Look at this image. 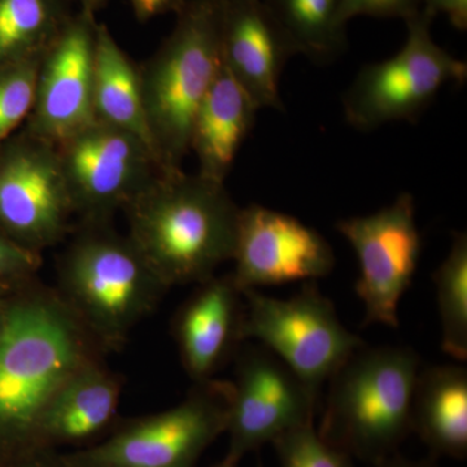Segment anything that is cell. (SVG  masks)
Returning <instances> with one entry per match:
<instances>
[{
  "instance_id": "6da1fadb",
  "label": "cell",
  "mask_w": 467,
  "mask_h": 467,
  "mask_svg": "<svg viewBox=\"0 0 467 467\" xmlns=\"http://www.w3.org/2000/svg\"><path fill=\"white\" fill-rule=\"evenodd\" d=\"M90 331L66 300L34 291L5 306L0 342V450L34 454L43 411L94 362Z\"/></svg>"
},
{
  "instance_id": "7a4b0ae2",
  "label": "cell",
  "mask_w": 467,
  "mask_h": 467,
  "mask_svg": "<svg viewBox=\"0 0 467 467\" xmlns=\"http://www.w3.org/2000/svg\"><path fill=\"white\" fill-rule=\"evenodd\" d=\"M241 208L214 182L164 171L125 208L129 238L167 287L207 281L233 260Z\"/></svg>"
},
{
  "instance_id": "3957f363",
  "label": "cell",
  "mask_w": 467,
  "mask_h": 467,
  "mask_svg": "<svg viewBox=\"0 0 467 467\" xmlns=\"http://www.w3.org/2000/svg\"><path fill=\"white\" fill-rule=\"evenodd\" d=\"M420 358L409 347L364 346L330 378L318 434L350 457L376 466L411 431Z\"/></svg>"
},
{
  "instance_id": "277c9868",
  "label": "cell",
  "mask_w": 467,
  "mask_h": 467,
  "mask_svg": "<svg viewBox=\"0 0 467 467\" xmlns=\"http://www.w3.org/2000/svg\"><path fill=\"white\" fill-rule=\"evenodd\" d=\"M223 0H184L158 50L140 67L147 122L160 161L182 169L196 113L223 67Z\"/></svg>"
},
{
  "instance_id": "5b68a950",
  "label": "cell",
  "mask_w": 467,
  "mask_h": 467,
  "mask_svg": "<svg viewBox=\"0 0 467 467\" xmlns=\"http://www.w3.org/2000/svg\"><path fill=\"white\" fill-rule=\"evenodd\" d=\"M61 260L64 297L79 321L107 344L130 328L168 290L131 239L107 223H84Z\"/></svg>"
},
{
  "instance_id": "8992f818",
  "label": "cell",
  "mask_w": 467,
  "mask_h": 467,
  "mask_svg": "<svg viewBox=\"0 0 467 467\" xmlns=\"http://www.w3.org/2000/svg\"><path fill=\"white\" fill-rule=\"evenodd\" d=\"M243 296V340L263 344L316 395L364 346L361 337L342 324L334 304L319 292L316 282L304 284L290 299L257 290L244 291Z\"/></svg>"
},
{
  "instance_id": "52a82bcc",
  "label": "cell",
  "mask_w": 467,
  "mask_h": 467,
  "mask_svg": "<svg viewBox=\"0 0 467 467\" xmlns=\"http://www.w3.org/2000/svg\"><path fill=\"white\" fill-rule=\"evenodd\" d=\"M435 17L420 9L408 17L407 42L395 57L359 70L344 97L347 122L368 131L393 121H416L447 84L462 85L467 64L434 41Z\"/></svg>"
},
{
  "instance_id": "ba28073f",
  "label": "cell",
  "mask_w": 467,
  "mask_h": 467,
  "mask_svg": "<svg viewBox=\"0 0 467 467\" xmlns=\"http://www.w3.org/2000/svg\"><path fill=\"white\" fill-rule=\"evenodd\" d=\"M232 383L209 379L174 408L135 420L106 441L67 454V467H195L226 432Z\"/></svg>"
},
{
  "instance_id": "9c48e42d",
  "label": "cell",
  "mask_w": 467,
  "mask_h": 467,
  "mask_svg": "<svg viewBox=\"0 0 467 467\" xmlns=\"http://www.w3.org/2000/svg\"><path fill=\"white\" fill-rule=\"evenodd\" d=\"M76 216L107 223L169 171L134 135L94 121L55 146Z\"/></svg>"
},
{
  "instance_id": "30bf717a",
  "label": "cell",
  "mask_w": 467,
  "mask_h": 467,
  "mask_svg": "<svg viewBox=\"0 0 467 467\" xmlns=\"http://www.w3.org/2000/svg\"><path fill=\"white\" fill-rule=\"evenodd\" d=\"M75 216L54 146L26 130L0 146V232L39 252L63 241Z\"/></svg>"
},
{
  "instance_id": "8fae6325",
  "label": "cell",
  "mask_w": 467,
  "mask_h": 467,
  "mask_svg": "<svg viewBox=\"0 0 467 467\" xmlns=\"http://www.w3.org/2000/svg\"><path fill=\"white\" fill-rule=\"evenodd\" d=\"M337 230L358 257L356 294L365 306L364 325L399 327V304L410 288L422 252L410 193L368 216L337 223Z\"/></svg>"
},
{
  "instance_id": "7c38bea8",
  "label": "cell",
  "mask_w": 467,
  "mask_h": 467,
  "mask_svg": "<svg viewBox=\"0 0 467 467\" xmlns=\"http://www.w3.org/2000/svg\"><path fill=\"white\" fill-rule=\"evenodd\" d=\"M318 395L265 348L243 352L232 383L227 456L241 461L279 436L315 422Z\"/></svg>"
},
{
  "instance_id": "4fadbf2b",
  "label": "cell",
  "mask_w": 467,
  "mask_h": 467,
  "mask_svg": "<svg viewBox=\"0 0 467 467\" xmlns=\"http://www.w3.org/2000/svg\"><path fill=\"white\" fill-rule=\"evenodd\" d=\"M233 260L242 292L265 285L316 282L334 269L333 248L296 217L252 204L239 212Z\"/></svg>"
},
{
  "instance_id": "5bb4252c",
  "label": "cell",
  "mask_w": 467,
  "mask_h": 467,
  "mask_svg": "<svg viewBox=\"0 0 467 467\" xmlns=\"http://www.w3.org/2000/svg\"><path fill=\"white\" fill-rule=\"evenodd\" d=\"M97 16L79 9L43 55L36 99L24 130L57 146L94 121Z\"/></svg>"
},
{
  "instance_id": "9a60e30c",
  "label": "cell",
  "mask_w": 467,
  "mask_h": 467,
  "mask_svg": "<svg viewBox=\"0 0 467 467\" xmlns=\"http://www.w3.org/2000/svg\"><path fill=\"white\" fill-rule=\"evenodd\" d=\"M221 52L223 66L259 109L285 110L279 84L297 51L264 0H223Z\"/></svg>"
},
{
  "instance_id": "2e32d148",
  "label": "cell",
  "mask_w": 467,
  "mask_h": 467,
  "mask_svg": "<svg viewBox=\"0 0 467 467\" xmlns=\"http://www.w3.org/2000/svg\"><path fill=\"white\" fill-rule=\"evenodd\" d=\"M232 275L207 279L177 319L178 346L189 376L205 382L243 340L245 304Z\"/></svg>"
},
{
  "instance_id": "e0dca14e",
  "label": "cell",
  "mask_w": 467,
  "mask_h": 467,
  "mask_svg": "<svg viewBox=\"0 0 467 467\" xmlns=\"http://www.w3.org/2000/svg\"><path fill=\"white\" fill-rule=\"evenodd\" d=\"M257 112L259 107L223 63L193 121L190 152L198 159L199 175L225 183Z\"/></svg>"
},
{
  "instance_id": "ac0fdd59",
  "label": "cell",
  "mask_w": 467,
  "mask_h": 467,
  "mask_svg": "<svg viewBox=\"0 0 467 467\" xmlns=\"http://www.w3.org/2000/svg\"><path fill=\"white\" fill-rule=\"evenodd\" d=\"M119 383L97 362L67 379L43 411L38 450L48 445L84 441L99 434L115 416Z\"/></svg>"
},
{
  "instance_id": "d6986e66",
  "label": "cell",
  "mask_w": 467,
  "mask_h": 467,
  "mask_svg": "<svg viewBox=\"0 0 467 467\" xmlns=\"http://www.w3.org/2000/svg\"><path fill=\"white\" fill-rule=\"evenodd\" d=\"M411 431L436 456L467 454V370L442 365L420 370L411 404Z\"/></svg>"
},
{
  "instance_id": "ffe728a7",
  "label": "cell",
  "mask_w": 467,
  "mask_h": 467,
  "mask_svg": "<svg viewBox=\"0 0 467 467\" xmlns=\"http://www.w3.org/2000/svg\"><path fill=\"white\" fill-rule=\"evenodd\" d=\"M92 110L97 121L134 135L159 159L144 109L140 67L122 50L109 26L99 23L95 39Z\"/></svg>"
},
{
  "instance_id": "44dd1931",
  "label": "cell",
  "mask_w": 467,
  "mask_h": 467,
  "mask_svg": "<svg viewBox=\"0 0 467 467\" xmlns=\"http://www.w3.org/2000/svg\"><path fill=\"white\" fill-rule=\"evenodd\" d=\"M72 16L69 0H0V67L43 57Z\"/></svg>"
},
{
  "instance_id": "7402d4cb",
  "label": "cell",
  "mask_w": 467,
  "mask_h": 467,
  "mask_svg": "<svg viewBox=\"0 0 467 467\" xmlns=\"http://www.w3.org/2000/svg\"><path fill=\"white\" fill-rule=\"evenodd\" d=\"M290 36L297 54L328 63L347 48L342 0H264Z\"/></svg>"
},
{
  "instance_id": "603a6c76",
  "label": "cell",
  "mask_w": 467,
  "mask_h": 467,
  "mask_svg": "<svg viewBox=\"0 0 467 467\" xmlns=\"http://www.w3.org/2000/svg\"><path fill=\"white\" fill-rule=\"evenodd\" d=\"M441 326V348L457 361L467 359V235L454 234L450 254L434 273Z\"/></svg>"
},
{
  "instance_id": "cb8c5ba5",
  "label": "cell",
  "mask_w": 467,
  "mask_h": 467,
  "mask_svg": "<svg viewBox=\"0 0 467 467\" xmlns=\"http://www.w3.org/2000/svg\"><path fill=\"white\" fill-rule=\"evenodd\" d=\"M41 61L29 58L0 67V146L32 112Z\"/></svg>"
},
{
  "instance_id": "d4e9b609",
  "label": "cell",
  "mask_w": 467,
  "mask_h": 467,
  "mask_svg": "<svg viewBox=\"0 0 467 467\" xmlns=\"http://www.w3.org/2000/svg\"><path fill=\"white\" fill-rule=\"evenodd\" d=\"M272 445L281 467H355L352 457L318 434L315 422L285 432Z\"/></svg>"
},
{
  "instance_id": "484cf974",
  "label": "cell",
  "mask_w": 467,
  "mask_h": 467,
  "mask_svg": "<svg viewBox=\"0 0 467 467\" xmlns=\"http://www.w3.org/2000/svg\"><path fill=\"white\" fill-rule=\"evenodd\" d=\"M42 256L0 232V279H23L39 269Z\"/></svg>"
},
{
  "instance_id": "4316f807",
  "label": "cell",
  "mask_w": 467,
  "mask_h": 467,
  "mask_svg": "<svg viewBox=\"0 0 467 467\" xmlns=\"http://www.w3.org/2000/svg\"><path fill=\"white\" fill-rule=\"evenodd\" d=\"M422 0H342V14L348 23L356 16L401 17L407 20L420 11Z\"/></svg>"
},
{
  "instance_id": "83f0119b",
  "label": "cell",
  "mask_w": 467,
  "mask_h": 467,
  "mask_svg": "<svg viewBox=\"0 0 467 467\" xmlns=\"http://www.w3.org/2000/svg\"><path fill=\"white\" fill-rule=\"evenodd\" d=\"M422 9L432 17L445 15L456 29H467V0H422Z\"/></svg>"
},
{
  "instance_id": "f1b7e54d",
  "label": "cell",
  "mask_w": 467,
  "mask_h": 467,
  "mask_svg": "<svg viewBox=\"0 0 467 467\" xmlns=\"http://www.w3.org/2000/svg\"><path fill=\"white\" fill-rule=\"evenodd\" d=\"M135 18L140 23H147L160 15L175 12L182 5L184 0H128Z\"/></svg>"
},
{
  "instance_id": "f546056e",
  "label": "cell",
  "mask_w": 467,
  "mask_h": 467,
  "mask_svg": "<svg viewBox=\"0 0 467 467\" xmlns=\"http://www.w3.org/2000/svg\"><path fill=\"white\" fill-rule=\"evenodd\" d=\"M5 467H67L66 463H64L63 460L52 461L50 459H46L45 456L36 457L34 454H30V459L26 461H21V462L14 463V465L5 466Z\"/></svg>"
},
{
  "instance_id": "4dcf8cb0",
  "label": "cell",
  "mask_w": 467,
  "mask_h": 467,
  "mask_svg": "<svg viewBox=\"0 0 467 467\" xmlns=\"http://www.w3.org/2000/svg\"><path fill=\"white\" fill-rule=\"evenodd\" d=\"M374 467H436L430 462H416V461H409L400 459V457L392 456L383 462L378 463Z\"/></svg>"
},
{
  "instance_id": "1f68e13d",
  "label": "cell",
  "mask_w": 467,
  "mask_h": 467,
  "mask_svg": "<svg viewBox=\"0 0 467 467\" xmlns=\"http://www.w3.org/2000/svg\"><path fill=\"white\" fill-rule=\"evenodd\" d=\"M77 2L81 5L82 11L88 12V14L97 16V12L100 11L109 0H77Z\"/></svg>"
},
{
  "instance_id": "d6a6232c",
  "label": "cell",
  "mask_w": 467,
  "mask_h": 467,
  "mask_svg": "<svg viewBox=\"0 0 467 467\" xmlns=\"http://www.w3.org/2000/svg\"><path fill=\"white\" fill-rule=\"evenodd\" d=\"M3 334H5V306L0 304V342H2Z\"/></svg>"
},
{
  "instance_id": "836d02e7",
  "label": "cell",
  "mask_w": 467,
  "mask_h": 467,
  "mask_svg": "<svg viewBox=\"0 0 467 467\" xmlns=\"http://www.w3.org/2000/svg\"><path fill=\"white\" fill-rule=\"evenodd\" d=\"M232 460H233V457L227 456V454H226L225 459L221 461V462H218L217 465H214L212 467H229L230 462H232ZM234 460H235V459H234ZM236 461H238V460H236Z\"/></svg>"
},
{
  "instance_id": "e575fe53",
  "label": "cell",
  "mask_w": 467,
  "mask_h": 467,
  "mask_svg": "<svg viewBox=\"0 0 467 467\" xmlns=\"http://www.w3.org/2000/svg\"><path fill=\"white\" fill-rule=\"evenodd\" d=\"M239 461L232 460V462H230L229 467H238Z\"/></svg>"
}]
</instances>
